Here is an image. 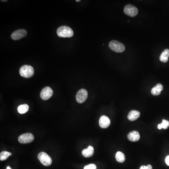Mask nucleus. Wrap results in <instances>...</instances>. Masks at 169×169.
Listing matches in <instances>:
<instances>
[{"instance_id":"obj_12","label":"nucleus","mask_w":169,"mask_h":169,"mask_svg":"<svg viewBox=\"0 0 169 169\" xmlns=\"http://www.w3.org/2000/svg\"><path fill=\"white\" fill-rule=\"evenodd\" d=\"M163 87L161 84H158L151 89V94L155 96L159 95L161 94V91L163 90Z\"/></svg>"},{"instance_id":"obj_25","label":"nucleus","mask_w":169,"mask_h":169,"mask_svg":"<svg viewBox=\"0 0 169 169\" xmlns=\"http://www.w3.org/2000/svg\"></svg>"},{"instance_id":"obj_24","label":"nucleus","mask_w":169,"mask_h":169,"mask_svg":"<svg viewBox=\"0 0 169 169\" xmlns=\"http://www.w3.org/2000/svg\"><path fill=\"white\" fill-rule=\"evenodd\" d=\"M77 2H79V1H80V0H79V1H78V0H77L76 1Z\"/></svg>"},{"instance_id":"obj_10","label":"nucleus","mask_w":169,"mask_h":169,"mask_svg":"<svg viewBox=\"0 0 169 169\" xmlns=\"http://www.w3.org/2000/svg\"><path fill=\"white\" fill-rule=\"evenodd\" d=\"M99 125L102 128H107L110 125V119L105 115L102 116L99 119Z\"/></svg>"},{"instance_id":"obj_6","label":"nucleus","mask_w":169,"mask_h":169,"mask_svg":"<svg viewBox=\"0 0 169 169\" xmlns=\"http://www.w3.org/2000/svg\"><path fill=\"white\" fill-rule=\"evenodd\" d=\"M88 97V92L85 89H81L77 93L76 99L79 103H82L87 100Z\"/></svg>"},{"instance_id":"obj_7","label":"nucleus","mask_w":169,"mask_h":169,"mask_svg":"<svg viewBox=\"0 0 169 169\" xmlns=\"http://www.w3.org/2000/svg\"><path fill=\"white\" fill-rule=\"evenodd\" d=\"M34 135L32 133H24L19 137L18 140L20 143L26 144L32 143L34 141Z\"/></svg>"},{"instance_id":"obj_14","label":"nucleus","mask_w":169,"mask_h":169,"mask_svg":"<svg viewBox=\"0 0 169 169\" xmlns=\"http://www.w3.org/2000/svg\"><path fill=\"white\" fill-rule=\"evenodd\" d=\"M94 149L92 146H89L86 149L83 150L82 154L85 158H90L94 154Z\"/></svg>"},{"instance_id":"obj_9","label":"nucleus","mask_w":169,"mask_h":169,"mask_svg":"<svg viewBox=\"0 0 169 169\" xmlns=\"http://www.w3.org/2000/svg\"><path fill=\"white\" fill-rule=\"evenodd\" d=\"M26 31L24 29H19L14 32L11 35L12 39L15 41L21 39L24 37H26L27 35Z\"/></svg>"},{"instance_id":"obj_11","label":"nucleus","mask_w":169,"mask_h":169,"mask_svg":"<svg viewBox=\"0 0 169 169\" xmlns=\"http://www.w3.org/2000/svg\"><path fill=\"white\" fill-rule=\"evenodd\" d=\"M127 138L130 141L136 142L140 139V135L137 131H133L128 133Z\"/></svg>"},{"instance_id":"obj_5","label":"nucleus","mask_w":169,"mask_h":169,"mask_svg":"<svg viewBox=\"0 0 169 169\" xmlns=\"http://www.w3.org/2000/svg\"><path fill=\"white\" fill-rule=\"evenodd\" d=\"M124 11L126 15L133 17L138 14V9L135 6H133L132 5L128 4L125 7Z\"/></svg>"},{"instance_id":"obj_8","label":"nucleus","mask_w":169,"mask_h":169,"mask_svg":"<svg viewBox=\"0 0 169 169\" xmlns=\"http://www.w3.org/2000/svg\"><path fill=\"white\" fill-rule=\"evenodd\" d=\"M53 95V91L50 87H47L43 88L41 91L40 96L43 100H48L52 97Z\"/></svg>"},{"instance_id":"obj_20","label":"nucleus","mask_w":169,"mask_h":169,"mask_svg":"<svg viewBox=\"0 0 169 169\" xmlns=\"http://www.w3.org/2000/svg\"><path fill=\"white\" fill-rule=\"evenodd\" d=\"M96 166L94 164H90V165H87L84 166V169H96Z\"/></svg>"},{"instance_id":"obj_15","label":"nucleus","mask_w":169,"mask_h":169,"mask_svg":"<svg viewBox=\"0 0 169 169\" xmlns=\"http://www.w3.org/2000/svg\"><path fill=\"white\" fill-rule=\"evenodd\" d=\"M169 57V49H166L161 54L160 57V60L163 63H166L168 61Z\"/></svg>"},{"instance_id":"obj_18","label":"nucleus","mask_w":169,"mask_h":169,"mask_svg":"<svg viewBox=\"0 0 169 169\" xmlns=\"http://www.w3.org/2000/svg\"><path fill=\"white\" fill-rule=\"evenodd\" d=\"M11 155V153L7 151H2L0 153V160L3 161L7 160L9 157Z\"/></svg>"},{"instance_id":"obj_4","label":"nucleus","mask_w":169,"mask_h":169,"mask_svg":"<svg viewBox=\"0 0 169 169\" xmlns=\"http://www.w3.org/2000/svg\"><path fill=\"white\" fill-rule=\"evenodd\" d=\"M38 158L43 165L49 166L52 164V160L51 157L45 152L39 153L38 155Z\"/></svg>"},{"instance_id":"obj_2","label":"nucleus","mask_w":169,"mask_h":169,"mask_svg":"<svg viewBox=\"0 0 169 169\" xmlns=\"http://www.w3.org/2000/svg\"><path fill=\"white\" fill-rule=\"evenodd\" d=\"M34 72V68L30 65H23L19 69L20 75L23 77L26 78H30L33 76Z\"/></svg>"},{"instance_id":"obj_23","label":"nucleus","mask_w":169,"mask_h":169,"mask_svg":"<svg viewBox=\"0 0 169 169\" xmlns=\"http://www.w3.org/2000/svg\"><path fill=\"white\" fill-rule=\"evenodd\" d=\"M6 169H12L11 168V167H10V166H7V168H6Z\"/></svg>"},{"instance_id":"obj_16","label":"nucleus","mask_w":169,"mask_h":169,"mask_svg":"<svg viewBox=\"0 0 169 169\" xmlns=\"http://www.w3.org/2000/svg\"><path fill=\"white\" fill-rule=\"evenodd\" d=\"M29 106L26 104H22L21 105L19 106L17 108V111L19 113L23 114L26 113L29 110Z\"/></svg>"},{"instance_id":"obj_13","label":"nucleus","mask_w":169,"mask_h":169,"mask_svg":"<svg viewBox=\"0 0 169 169\" xmlns=\"http://www.w3.org/2000/svg\"><path fill=\"white\" fill-rule=\"evenodd\" d=\"M140 112L137 110H132L129 113L128 119L131 121L136 120L140 117Z\"/></svg>"},{"instance_id":"obj_22","label":"nucleus","mask_w":169,"mask_h":169,"mask_svg":"<svg viewBox=\"0 0 169 169\" xmlns=\"http://www.w3.org/2000/svg\"><path fill=\"white\" fill-rule=\"evenodd\" d=\"M165 163L167 165L169 166V155H168L166 158Z\"/></svg>"},{"instance_id":"obj_1","label":"nucleus","mask_w":169,"mask_h":169,"mask_svg":"<svg viewBox=\"0 0 169 169\" xmlns=\"http://www.w3.org/2000/svg\"><path fill=\"white\" fill-rule=\"evenodd\" d=\"M57 34L58 36L62 38H70L74 34L73 31L69 27L62 26L57 30Z\"/></svg>"},{"instance_id":"obj_3","label":"nucleus","mask_w":169,"mask_h":169,"mask_svg":"<svg viewBox=\"0 0 169 169\" xmlns=\"http://www.w3.org/2000/svg\"><path fill=\"white\" fill-rule=\"evenodd\" d=\"M109 47L111 50L117 53H122L125 50L124 44L117 41H112L109 43Z\"/></svg>"},{"instance_id":"obj_17","label":"nucleus","mask_w":169,"mask_h":169,"mask_svg":"<svg viewBox=\"0 0 169 169\" xmlns=\"http://www.w3.org/2000/svg\"><path fill=\"white\" fill-rule=\"evenodd\" d=\"M116 159L118 162L122 163L125 161V156L124 153L118 151L116 154Z\"/></svg>"},{"instance_id":"obj_21","label":"nucleus","mask_w":169,"mask_h":169,"mask_svg":"<svg viewBox=\"0 0 169 169\" xmlns=\"http://www.w3.org/2000/svg\"><path fill=\"white\" fill-rule=\"evenodd\" d=\"M140 169H152V166L151 165H148L147 166H141Z\"/></svg>"},{"instance_id":"obj_19","label":"nucleus","mask_w":169,"mask_h":169,"mask_svg":"<svg viewBox=\"0 0 169 169\" xmlns=\"http://www.w3.org/2000/svg\"><path fill=\"white\" fill-rule=\"evenodd\" d=\"M169 126V122L167 120L163 119V120L162 123L161 124L158 125V127L159 130H161L163 128L164 129H166L168 128Z\"/></svg>"}]
</instances>
